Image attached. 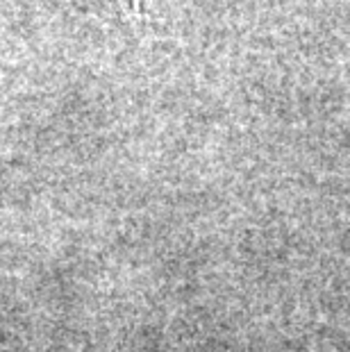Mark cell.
<instances>
[{
  "label": "cell",
  "instance_id": "1",
  "mask_svg": "<svg viewBox=\"0 0 350 352\" xmlns=\"http://www.w3.org/2000/svg\"><path fill=\"white\" fill-rule=\"evenodd\" d=\"M91 7H105L109 12H123V14H132L146 7V0H85Z\"/></svg>",
  "mask_w": 350,
  "mask_h": 352
}]
</instances>
